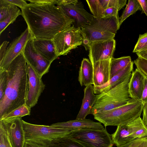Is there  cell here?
Returning <instances> with one entry per match:
<instances>
[{"label":"cell","instance_id":"38","mask_svg":"<svg viewBox=\"0 0 147 147\" xmlns=\"http://www.w3.org/2000/svg\"><path fill=\"white\" fill-rule=\"evenodd\" d=\"M58 0H28L30 3L34 4H53L56 5Z\"/></svg>","mask_w":147,"mask_h":147},{"label":"cell","instance_id":"5","mask_svg":"<svg viewBox=\"0 0 147 147\" xmlns=\"http://www.w3.org/2000/svg\"><path fill=\"white\" fill-rule=\"evenodd\" d=\"M131 74L123 82L108 91L96 95V99L90 114L111 110L127 104L131 98L128 92V84Z\"/></svg>","mask_w":147,"mask_h":147},{"label":"cell","instance_id":"42","mask_svg":"<svg viewBox=\"0 0 147 147\" xmlns=\"http://www.w3.org/2000/svg\"><path fill=\"white\" fill-rule=\"evenodd\" d=\"M142 8L141 13H144L147 16V0H138Z\"/></svg>","mask_w":147,"mask_h":147},{"label":"cell","instance_id":"2","mask_svg":"<svg viewBox=\"0 0 147 147\" xmlns=\"http://www.w3.org/2000/svg\"><path fill=\"white\" fill-rule=\"evenodd\" d=\"M6 71L7 83L0 101V119L26 104L28 79L27 63L22 52L11 62Z\"/></svg>","mask_w":147,"mask_h":147},{"label":"cell","instance_id":"27","mask_svg":"<svg viewBox=\"0 0 147 147\" xmlns=\"http://www.w3.org/2000/svg\"><path fill=\"white\" fill-rule=\"evenodd\" d=\"M69 135L57 138L48 144V147H83L78 143L73 140Z\"/></svg>","mask_w":147,"mask_h":147},{"label":"cell","instance_id":"14","mask_svg":"<svg viewBox=\"0 0 147 147\" xmlns=\"http://www.w3.org/2000/svg\"><path fill=\"white\" fill-rule=\"evenodd\" d=\"M114 39L91 43L89 46V57L92 64L96 62L111 59L115 50Z\"/></svg>","mask_w":147,"mask_h":147},{"label":"cell","instance_id":"9","mask_svg":"<svg viewBox=\"0 0 147 147\" xmlns=\"http://www.w3.org/2000/svg\"><path fill=\"white\" fill-rule=\"evenodd\" d=\"M52 40L57 55H66L82 44L81 28L71 26L57 33Z\"/></svg>","mask_w":147,"mask_h":147},{"label":"cell","instance_id":"10","mask_svg":"<svg viewBox=\"0 0 147 147\" xmlns=\"http://www.w3.org/2000/svg\"><path fill=\"white\" fill-rule=\"evenodd\" d=\"M56 5L74 20L72 25L76 28H81L83 26L89 24L95 18L85 10L82 2L78 1L75 3L57 4Z\"/></svg>","mask_w":147,"mask_h":147},{"label":"cell","instance_id":"6","mask_svg":"<svg viewBox=\"0 0 147 147\" xmlns=\"http://www.w3.org/2000/svg\"><path fill=\"white\" fill-rule=\"evenodd\" d=\"M25 141L40 143L46 146L55 140L66 136L75 130L59 128L53 126L36 125L22 120Z\"/></svg>","mask_w":147,"mask_h":147},{"label":"cell","instance_id":"18","mask_svg":"<svg viewBox=\"0 0 147 147\" xmlns=\"http://www.w3.org/2000/svg\"><path fill=\"white\" fill-rule=\"evenodd\" d=\"M134 63L133 62L131 61L125 68L113 76L104 84L99 86H93L94 94L96 95L106 92L123 82L132 74Z\"/></svg>","mask_w":147,"mask_h":147},{"label":"cell","instance_id":"35","mask_svg":"<svg viewBox=\"0 0 147 147\" xmlns=\"http://www.w3.org/2000/svg\"><path fill=\"white\" fill-rule=\"evenodd\" d=\"M118 11H119L114 7H110L104 11L101 17L107 18L113 16L118 17Z\"/></svg>","mask_w":147,"mask_h":147},{"label":"cell","instance_id":"43","mask_svg":"<svg viewBox=\"0 0 147 147\" xmlns=\"http://www.w3.org/2000/svg\"><path fill=\"white\" fill-rule=\"evenodd\" d=\"M136 54L138 57H141L147 59V51L138 52Z\"/></svg>","mask_w":147,"mask_h":147},{"label":"cell","instance_id":"7","mask_svg":"<svg viewBox=\"0 0 147 147\" xmlns=\"http://www.w3.org/2000/svg\"><path fill=\"white\" fill-rule=\"evenodd\" d=\"M68 136L73 140L83 147H113L114 145L111 135L105 128L77 129Z\"/></svg>","mask_w":147,"mask_h":147},{"label":"cell","instance_id":"8","mask_svg":"<svg viewBox=\"0 0 147 147\" xmlns=\"http://www.w3.org/2000/svg\"><path fill=\"white\" fill-rule=\"evenodd\" d=\"M111 135L114 144L120 147L136 139L147 136V129L140 117L117 126L115 132Z\"/></svg>","mask_w":147,"mask_h":147},{"label":"cell","instance_id":"29","mask_svg":"<svg viewBox=\"0 0 147 147\" xmlns=\"http://www.w3.org/2000/svg\"><path fill=\"white\" fill-rule=\"evenodd\" d=\"M0 147H13L7 132L0 122Z\"/></svg>","mask_w":147,"mask_h":147},{"label":"cell","instance_id":"11","mask_svg":"<svg viewBox=\"0 0 147 147\" xmlns=\"http://www.w3.org/2000/svg\"><path fill=\"white\" fill-rule=\"evenodd\" d=\"M32 38L31 33L27 27L7 47L4 59L0 63V71L7 70L11 62L23 51L27 43Z\"/></svg>","mask_w":147,"mask_h":147},{"label":"cell","instance_id":"30","mask_svg":"<svg viewBox=\"0 0 147 147\" xmlns=\"http://www.w3.org/2000/svg\"><path fill=\"white\" fill-rule=\"evenodd\" d=\"M146 51H147V32L139 35L133 52L136 53Z\"/></svg>","mask_w":147,"mask_h":147},{"label":"cell","instance_id":"21","mask_svg":"<svg viewBox=\"0 0 147 147\" xmlns=\"http://www.w3.org/2000/svg\"><path fill=\"white\" fill-rule=\"evenodd\" d=\"M54 127L69 130H76L84 128L105 129L100 122H95L90 119L71 120L66 122H57L51 125Z\"/></svg>","mask_w":147,"mask_h":147},{"label":"cell","instance_id":"37","mask_svg":"<svg viewBox=\"0 0 147 147\" xmlns=\"http://www.w3.org/2000/svg\"><path fill=\"white\" fill-rule=\"evenodd\" d=\"M9 43V42L5 41L0 45V63H1L4 59L7 48V46Z\"/></svg>","mask_w":147,"mask_h":147},{"label":"cell","instance_id":"25","mask_svg":"<svg viewBox=\"0 0 147 147\" xmlns=\"http://www.w3.org/2000/svg\"><path fill=\"white\" fill-rule=\"evenodd\" d=\"M139 10H142V8L138 0H129L121 16L119 18L120 27L126 19Z\"/></svg>","mask_w":147,"mask_h":147},{"label":"cell","instance_id":"40","mask_svg":"<svg viewBox=\"0 0 147 147\" xmlns=\"http://www.w3.org/2000/svg\"><path fill=\"white\" fill-rule=\"evenodd\" d=\"M142 100L143 103L147 102V77L145 76Z\"/></svg>","mask_w":147,"mask_h":147},{"label":"cell","instance_id":"16","mask_svg":"<svg viewBox=\"0 0 147 147\" xmlns=\"http://www.w3.org/2000/svg\"><path fill=\"white\" fill-rule=\"evenodd\" d=\"M90 10L96 18L101 17L104 11L110 7L119 11L126 4V0H91L86 1Z\"/></svg>","mask_w":147,"mask_h":147},{"label":"cell","instance_id":"24","mask_svg":"<svg viewBox=\"0 0 147 147\" xmlns=\"http://www.w3.org/2000/svg\"><path fill=\"white\" fill-rule=\"evenodd\" d=\"M131 61L130 56L116 58L113 57L111 60L110 79L123 70Z\"/></svg>","mask_w":147,"mask_h":147},{"label":"cell","instance_id":"19","mask_svg":"<svg viewBox=\"0 0 147 147\" xmlns=\"http://www.w3.org/2000/svg\"><path fill=\"white\" fill-rule=\"evenodd\" d=\"M145 76L136 68L131 74L128 84V92L130 98L136 100H142Z\"/></svg>","mask_w":147,"mask_h":147},{"label":"cell","instance_id":"39","mask_svg":"<svg viewBox=\"0 0 147 147\" xmlns=\"http://www.w3.org/2000/svg\"><path fill=\"white\" fill-rule=\"evenodd\" d=\"M142 109L143 118L142 120L144 125L147 129V102L143 103Z\"/></svg>","mask_w":147,"mask_h":147},{"label":"cell","instance_id":"13","mask_svg":"<svg viewBox=\"0 0 147 147\" xmlns=\"http://www.w3.org/2000/svg\"><path fill=\"white\" fill-rule=\"evenodd\" d=\"M22 52L27 63L30 64L41 77L49 72L51 63L36 51L32 38L27 42Z\"/></svg>","mask_w":147,"mask_h":147},{"label":"cell","instance_id":"15","mask_svg":"<svg viewBox=\"0 0 147 147\" xmlns=\"http://www.w3.org/2000/svg\"><path fill=\"white\" fill-rule=\"evenodd\" d=\"M0 122L7 132L13 147H24L25 140L21 117L2 119Z\"/></svg>","mask_w":147,"mask_h":147},{"label":"cell","instance_id":"1","mask_svg":"<svg viewBox=\"0 0 147 147\" xmlns=\"http://www.w3.org/2000/svg\"><path fill=\"white\" fill-rule=\"evenodd\" d=\"M21 10L32 39H52L74 22L54 4L30 3Z\"/></svg>","mask_w":147,"mask_h":147},{"label":"cell","instance_id":"26","mask_svg":"<svg viewBox=\"0 0 147 147\" xmlns=\"http://www.w3.org/2000/svg\"><path fill=\"white\" fill-rule=\"evenodd\" d=\"M22 12L16 6L12 4L11 9L7 17L0 22V34L10 24L13 23L17 18L22 15Z\"/></svg>","mask_w":147,"mask_h":147},{"label":"cell","instance_id":"36","mask_svg":"<svg viewBox=\"0 0 147 147\" xmlns=\"http://www.w3.org/2000/svg\"><path fill=\"white\" fill-rule=\"evenodd\" d=\"M8 3L14 5L23 9L27 7L28 3L26 0H6Z\"/></svg>","mask_w":147,"mask_h":147},{"label":"cell","instance_id":"23","mask_svg":"<svg viewBox=\"0 0 147 147\" xmlns=\"http://www.w3.org/2000/svg\"><path fill=\"white\" fill-rule=\"evenodd\" d=\"M78 80L81 86L93 84V65L88 59L83 58L79 71Z\"/></svg>","mask_w":147,"mask_h":147},{"label":"cell","instance_id":"28","mask_svg":"<svg viewBox=\"0 0 147 147\" xmlns=\"http://www.w3.org/2000/svg\"><path fill=\"white\" fill-rule=\"evenodd\" d=\"M31 108L26 104L22 105L3 116L0 120L15 117H20L30 114Z\"/></svg>","mask_w":147,"mask_h":147},{"label":"cell","instance_id":"12","mask_svg":"<svg viewBox=\"0 0 147 147\" xmlns=\"http://www.w3.org/2000/svg\"><path fill=\"white\" fill-rule=\"evenodd\" d=\"M27 66L28 88L25 104L31 108L37 103L45 85L42 80V77L30 65L27 63Z\"/></svg>","mask_w":147,"mask_h":147},{"label":"cell","instance_id":"3","mask_svg":"<svg viewBox=\"0 0 147 147\" xmlns=\"http://www.w3.org/2000/svg\"><path fill=\"white\" fill-rule=\"evenodd\" d=\"M119 28V16L95 17L90 23L81 28L82 44L87 50L91 42L114 39Z\"/></svg>","mask_w":147,"mask_h":147},{"label":"cell","instance_id":"33","mask_svg":"<svg viewBox=\"0 0 147 147\" xmlns=\"http://www.w3.org/2000/svg\"><path fill=\"white\" fill-rule=\"evenodd\" d=\"M120 147H147V136L136 139Z\"/></svg>","mask_w":147,"mask_h":147},{"label":"cell","instance_id":"22","mask_svg":"<svg viewBox=\"0 0 147 147\" xmlns=\"http://www.w3.org/2000/svg\"><path fill=\"white\" fill-rule=\"evenodd\" d=\"M84 92L82 105L76 119H86V116L90 114L91 110L96 101V96L94 93L93 86L92 85L86 86Z\"/></svg>","mask_w":147,"mask_h":147},{"label":"cell","instance_id":"34","mask_svg":"<svg viewBox=\"0 0 147 147\" xmlns=\"http://www.w3.org/2000/svg\"><path fill=\"white\" fill-rule=\"evenodd\" d=\"M133 62L137 68L140 70L145 76L147 77V59L138 57Z\"/></svg>","mask_w":147,"mask_h":147},{"label":"cell","instance_id":"41","mask_svg":"<svg viewBox=\"0 0 147 147\" xmlns=\"http://www.w3.org/2000/svg\"><path fill=\"white\" fill-rule=\"evenodd\" d=\"M24 147H48L45 145L29 141H25Z\"/></svg>","mask_w":147,"mask_h":147},{"label":"cell","instance_id":"32","mask_svg":"<svg viewBox=\"0 0 147 147\" xmlns=\"http://www.w3.org/2000/svg\"><path fill=\"white\" fill-rule=\"evenodd\" d=\"M7 83V75L6 71H0V101L4 96Z\"/></svg>","mask_w":147,"mask_h":147},{"label":"cell","instance_id":"20","mask_svg":"<svg viewBox=\"0 0 147 147\" xmlns=\"http://www.w3.org/2000/svg\"><path fill=\"white\" fill-rule=\"evenodd\" d=\"M32 39L35 49L45 59L52 63L58 58L52 39Z\"/></svg>","mask_w":147,"mask_h":147},{"label":"cell","instance_id":"31","mask_svg":"<svg viewBox=\"0 0 147 147\" xmlns=\"http://www.w3.org/2000/svg\"><path fill=\"white\" fill-rule=\"evenodd\" d=\"M12 4L6 0H0V22L5 19L8 16L10 11Z\"/></svg>","mask_w":147,"mask_h":147},{"label":"cell","instance_id":"17","mask_svg":"<svg viewBox=\"0 0 147 147\" xmlns=\"http://www.w3.org/2000/svg\"><path fill=\"white\" fill-rule=\"evenodd\" d=\"M111 60L98 61L92 64L93 86H101L110 80Z\"/></svg>","mask_w":147,"mask_h":147},{"label":"cell","instance_id":"4","mask_svg":"<svg viewBox=\"0 0 147 147\" xmlns=\"http://www.w3.org/2000/svg\"><path fill=\"white\" fill-rule=\"evenodd\" d=\"M143 103L142 100L131 99L126 104L93 115L95 119L106 127L125 124L140 117L142 111Z\"/></svg>","mask_w":147,"mask_h":147}]
</instances>
